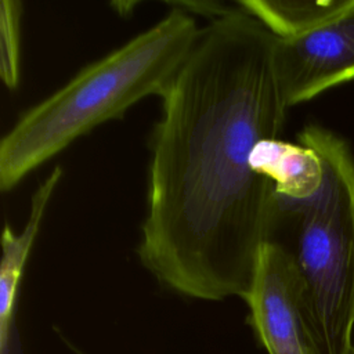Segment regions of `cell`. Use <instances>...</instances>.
Returning <instances> with one entry per match:
<instances>
[{"label":"cell","instance_id":"obj_6","mask_svg":"<svg viewBox=\"0 0 354 354\" xmlns=\"http://www.w3.org/2000/svg\"><path fill=\"white\" fill-rule=\"evenodd\" d=\"M62 177V169L54 167L40 183L30 199V209L26 224L21 232H15L8 223L4 224L1 236V263H0V351L7 350L11 330L14 306L19 282L35 239L39 234L46 209L50 203Z\"/></svg>","mask_w":354,"mask_h":354},{"label":"cell","instance_id":"obj_9","mask_svg":"<svg viewBox=\"0 0 354 354\" xmlns=\"http://www.w3.org/2000/svg\"><path fill=\"white\" fill-rule=\"evenodd\" d=\"M22 8L17 0L0 1V77L10 90L19 82Z\"/></svg>","mask_w":354,"mask_h":354},{"label":"cell","instance_id":"obj_8","mask_svg":"<svg viewBox=\"0 0 354 354\" xmlns=\"http://www.w3.org/2000/svg\"><path fill=\"white\" fill-rule=\"evenodd\" d=\"M236 3L274 36L286 39L330 21L351 7L354 0H239Z\"/></svg>","mask_w":354,"mask_h":354},{"label":"cell","instance_id":"obj_5","mask_svg":"<svg viewBox=\"0 0 354 354\" xmlns=\"http://www.w3.org/2000/svg\"><path fill=\"white\" fill-rule=\"evenodd\" d=\"M245 301L268 354H317L303 310L299 271L286 245L270 239L261 246Z\"/></svg>","mask_w":354,"mask_h":354},{"label":"cell","instance_id":"obj_1","mask_svg":"<svg viewBox=\"0 0 354 354\" xmlns=\"http://www.w3.org/2000/svg\"><path fill=\"white\" fill-rule=\"evenodd\" d=\"M274 43L238 6L201 28L162 97L137 252L180 295L245 300L259 252L278 225L274 185L252 165L260 141L279 138L289 109Z\"/></svg>","mask_w":354,"mask_h":354},{"label":"cell","instance_id":"obj_4","mask_svg":"<svg viewBox=\"0 0 354 354\" xmlns=\"http://www.w3.org/2000/svg\"><path fill=\"white\" fill-rule=\"evenodd\" d=\"M274 61L288 108L354 80V3L306 33L275 36Z\"/></svg>","mask_w":354,"mask_h":354},{"label":"cell","instance_id":"obj_7","mask_svg":"<svg viewBox=\"0 0 354 354\" xmlns=\"http://www.w3.org/2000/svg\"><path fill=\"white\" fill-rule=\"evenodd\" d=\"M253 169L274 185L282 202H303L317 194L324 167L315 151L281 138L260 141L252 155Z\"/></svg>","mask_w":354,"mask_h":354},{"label":"cell","instance_id":"obj_3","mask_svg":"<svg viewBox=\"0 0 354 354\" xmlns=\"http://www.w3.org/2000/svg\"><path fill=\"white\" fill-rule=\"evenodd\" d=\"M299 144L317 152L324 177L314 196L279 201L293 221L292 252L306 322L317 354H354V153L336 133L307 124Z\"/></svg>","mask_w":354,"mask_h":354},{"label":"cell","instance_id":"obj_2","mask_svg":"<svg viewBox=\"0 0 354 354\" xmlns=\"http://www.w3.org/2000/svg\"><path fill=\"white\" fill-rule=\"evenodd\" d=\"M201 28L181 8L171 10L66 84L25 111L0 141V188L11 191L32 170L94 127L120 119L148 95L167 91Z\"/></svg>","mask_w":354,"mask_h":354}]
</instances>
